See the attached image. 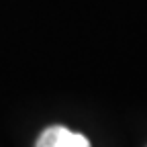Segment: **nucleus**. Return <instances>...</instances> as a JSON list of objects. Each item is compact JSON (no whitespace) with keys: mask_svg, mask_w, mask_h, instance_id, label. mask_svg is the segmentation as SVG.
<instances>
[{"mask_svg":"<svg viewBox=\"0 0 147 147\" xmlns=\"http://www.w3.org/2000/svg\"><path fill=\"white\" fill-rule=\"evenodd\" d=\"M35 147H92V145L82 133H74L61 125H55L41 133Z\"/></svg>","mask_w":147,"mask_h":147,"instance_id":"1","label":"nucleus"}]
</instances>
